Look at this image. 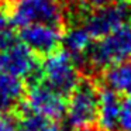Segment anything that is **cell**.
<instances>
[{
	"mask_svg": "<svg viewBox=\"0 0 131 131\" xmlns=\"http://www.w3.org/2000/svg\"><path fill=\"white\" fill-rule=\"evenodd\" d=\"M38 76L40 82L45 83L63 97L69 96L80 82L78 61L65 49H58L45 55L38 68Z\"/></svg>",
	"mask_w": 131,
	"mask_h": 131,
	"instance_id": "obj_1",
	"label": "cell"
},
{
	"mask_svg": "<svg viewBox=\"0 0 131 131\" xmlns=\"http://www.w3.org/2000/svg\"><path fill=\"white\" fill-rule=\"evenodd\" d=\"M97 111L99 90L96 85L89 79H80L66 102V124L73 131L92 130L97 124Z\"/></svg>",
	"mask_w": 131,
	"mask_h": 131,
	"instance_id": "obj_2",
	"label": "cell"
},
{
	"mask_svg": "<svg viewBox=\"0 0 131 131\" xmlns=\"http://www.w3.org/2000/svg\"><path fill=\"white\" fill-rule=\"evenodd\" d=\"M88 61L93 69L104 71L131 61V23H125L92 45Z\"/></svg>",
	"mask_w": 131,
	"mask_h": 131,
	"instance_id": "obj_3",
	"label": "cell"
},
{
	"mask_svg": "<svg viewBox=\"0 0 131 131\" xmlns=\"http://www.w3.org/2000/svg\"><path fill=\"white\" fill-rule=\"evenodd\" d=\"M10 20L18 28L31 24L61 27L65 20V7L61 0H16Z\"/></svg>",
	"mask_w": 131,
	"mask_h": 131,
	"instance_id": "obj_4",
	"label": "cell"
},
{
	"mask_svg": "<svg viewBox=\"0 0 131 131\" xmlns=\"http://www.w3.org/2000/svg\"><path fill=\"white\" fill-rule=\"evenodd\" d=\"M21 106L58 121L65 117L66 111L65 97L40 80L30 85L21 100Z\"/></svg>",
	"mask_w": 131,
	"mask_h": 131,
	"instance_id": "obj_5",
	"label": "cell"
},
{
	"mask_svg": "<svg viewBox=\"0 0 131 131\" xmlns=\"http://www.w3.org/2000/svg\"><path fill=\"white\" fill-rule=\"evenodd\" d=\"M130 13V6L120 0L110 6L90 10L85 16L83 26L93 37V40H100L121 27L123 24L128 23Z\"/></svg>",
	"mask_w": 131,
	"mask_h": 131,
	"instance_id": "obj_6",
	"label": "cell"
},
{
	"mask_svg": "<svg viewBox=\"0 0 131 131\" xmlns=\"http://www.w3.org/2000/svg\"><path fill=\"white\" fill-rule=\"evenodd\" d=\"M40 62L34 52L30 51L20 40H14L12 44L0 48V72L26 79L38 75Z\"/></svg>",
	"mask_w": 131,
	"mask_h": 131,
	"instance_id": "obj_7",
	"label": "cell"
},
{
	"mask_svg": "<svg viewBox=\"0 0 131 131\" xmlns=\"http://www.w3.org/2000/svg\"><path fill=\"white\" fill-rule=\"evenodd\" d=\"M63 32L59 26L51 24H31L20 28L18 40L34 54L48 55L58 51L62 44Z\"/></svg>",
	"mask_w": 131,
	"mask_h": 131,
	"instance_id": "obj_8",
	"label": "cell"
},
{
	"mask_svg": "<svg viewBox=\"0 0 131 131\" xmlns=\"http://www.w3.org/2000/svg\"><path fill=\"white\" fill-rule=\"evenodd\" d=\"M121 100L118 94L107 88L99 92V111L97 125L100 131H118Z\"/></svg>",
	"mask_w": 131,
	"mask_h": 131,
	"instance_id": "obj_9",
	"label": "cell"
},
{
	"mask_svg": "<svg viewBox=\"0 0 131 131\" xmlns=\"http://www.w3.org/2000/svg\"><path fill=\"white\" fill-rule=\"evenodd\" d=\"M26 93L21 79L0 72V117H4L21 103Z\"/></svg>",
	"mask_w": 131,
	"mask_h": 131,
	"instance_id": "obj_10",
	"label": "cell"
},
{
	"mask_svg": "<svg viewBox=\"0 0 131 131\" xmlns=\"http://www.w3.org/2000/svg\"><path fill=\"white\" fill-rule=\"evenodd\" d=\"M103 82L106 88L120 96H131V61L104 69Z\"/></svg>",
	"mask_w": 131,
	"mask_h": 131,
	"instance_id": "obj_11",
	"label": "cell"
},
{
	"mask_svg": "<svg viewBox=\"0 0 131 131\" xmlns=\"http://www.w3.org/2000/svg\"><path fill=\"white\" fill-rule=\"evenodd\" d=\"M62 44L65 47V51L78 61L85 55H89V51L93 45V37L89 34L83 24L73 26L63 34Z\"/></svg>",
	"mask_w": 131,
	"mask_h": 131,
	"instance_id": "obj_12",
	"label": "cell"
},
{
	"mask_svg": "<svg viewBox=\"0 0 131 131\" xmlns=\"http://www.w3.org/2000/svg\"><path fill=\"white\" fill-rule=\"evenodd\" d=\"M18 131H61V121L20 106L16 120Z\"/></svg>",
	"mask_w": 131,
	"mask_h": 131,
	"instance_id": "obj_13",
	"label": "cell"
},
{
	"mask_svg": "<svg viewBox=\"0 0 131 131\" xmlns=\"http://www.w3.org/2000/svg\"><path fill=\"white\" fill-rule=\"evenodd\" d=\"M12 20L10 16L4 12L3 9H0V48L12 44L14 40H17L12 30Z\"/></svg>",
	"mask_w": 131,
	"mask_h": 131,
	"instance_id": "obj_14",
	"label": "cell"
},
{
	"mask_svg": "<svg viewBox=\"0 0 131 131\" xmlns=\"http://www.w3.org/2000/svg\"><path fill=\"white\" fill-rule=\"evenodd\" d=\"M118 131H131V96H127L121 102Z\"/></svg>",
	"mask_w": 131,
	"mask_h": 131,
	"instance_id": "obj_15",
	"label": "cell"
},
{
	"mask_svg": "<svg viewBox=\"0 0 131 131\" xmlns=\"http://www.w3.org/2000/svg\"><path fill=\"white\" fill-rule=\"evenodd\" d=\"M82 6L88 10H94V9H100V7H106L110 6V4H114L120 0H79Z\"/></svg>",
	"mask_w": 131,
	"mask_h": 131,
	"instance_id": "obj_16",
	"label": "cell"
},
{
	"mask_svg": "<svg viewBox=\"0 0 131 131\" xmlns=\"http://www.w3.org/2000/svg\"><path fill=\"white\" fill-rule=\"evenodd\" d=\"M0 131H18L16 121L9 116L0 117Z\"/></svg>",
	"mask_w": 131,
	"mask_h": 131,
	"instance_id": "obj_17",
	"label": "cell"
},
{
	"mask_svg": "<svg viewBox=\"0 0 131 131\" xmlns=\"http://www.w3.org/2000/svg\"><path fill=\"white\" fill-rule=\"evenodd\" d=\"M130 12H131V0H130Z\"/></svg>",
	"mask_w": 131,
	"mask_h": 131,
	"instance_id": "obj_18",
	"label": "cell"
},
{
	"mask_svg": "<svg viewBox=\"0 0 131 131\" xmlns=\"http://www.w3.org/2000/svg\"><path fill=\"white\" fill-rule=\"evenodd\" d=\"M85 131H93V130H85Z\"/></svg>",
	"mask_w": 131,
	"mask_h": 131,
	"instance_id": "obj_19",
	"label": "cell"
},
{
	"mask_svg": "<svg viewBox=\"0 0 131 131\" xmlns=\"http://www.w3.org/2000/svg\"><path fill=\"white\" fill-rule=\"evenodd\" d=\"M9 2H16V0H9Z\"/></svg>",
	"mask_w": 131,
	"mask_h": 131,
	"instance_id": "obj_20",
	"label": "cell"
}]
</instances>
